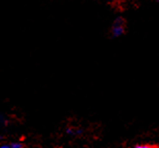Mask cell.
<instances>
[{
  "instance_id": "cell-1",
  "label": "cell",
  "mask_w": 159,
  "mask_h": 148,
  "mask_svg": "<svg viewBox=\"0 0 159 148\" xmlns=\"http://www.w3.org/2000/svg\"><path fill=\"white\" fill-rule=\"evenodd\" d=\"M123 23H122V21L121 19H118L116 22H115L113 28H112V33H113V36L114 37H118L120 35L123 34Z\"/></svg>"
},
{
  "instance_id": "cell-2",
  "label": "cell",
  "mask_w": 159,
  "mask_h": 148,
  "mask_svg": "<svg viewBox=\"0 0 159 148\" xmlns=\"http://www.w3.org/2000/svg\"><path fill=\"white\" fill-rule=\"evenodd\" d=\"M66 133L68 134V135H79V134L82 133V131H81V130H75V129H67Z\"/></svg>"
},
{
  "instance_id": "cell-3",
  "label": "cell",
  "mask_w": 159,
  "mask_h": 148,
  "mask_svg": "<svg viewBox=\"0 0 159 148\" xmlns=\"http://www.w3.org/2000/svg\"><path fill=\"white\" fill-rule=\"evenodd\" d=\"M11 148H23V144L21 142H11Z\"/></svg>"
},
{
  "instance_id": "cell-4",
  "label": "cell",
  "mask_w": 159,
  "mask_h": 148,
  "mask_svg": "<svg viewBox=\"0 0 159 148\" xmlns=\"http://www.w3.org/2000/svg\"><path fill=\"white\" fill-rule=\"evenodd\" d=\"M131 148H153L151 145H148V144H137L134 147Z\"/></svg>"
},
{
  "instance_id": "cell-5",
  "label": "cell",
  "mask_w": 159,
  "mask_h": 148,
  "mask_svg": "<svg viewBox=\"0 0 159 148\" xmlns=\"http://www.w3.org/2000/svg\"><path fill=\"white\" fill-rule=\"evenodd\" d=\"M0 148H11V144H2Z\"/></svg>"
}]
</instances>
